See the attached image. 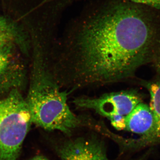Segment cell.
Instances as JSON below:
<instances>
[{"label":"cell","mask_w":160,"mask_h":160,"mask_svg":"<svg viewBox=\"0 0 160 160\" xmlns=\"http://www.w3.org/2000/svg\"><path fill=\"white\" fill-rule=\"evenodd\" d=\"M160 50V11L127 0H98L55 41L52 73L69 93L132 77Z\"/></svg>","instance_id":"cell-1"},{"label":"cell","mask_w":160,"mask_h":160,"mask_svg":"<svg viewBox=\"0 0 160 160\" xmlns=\"http://www.w3.org/2000/svg\"><path fill=\"white\" fill-rule=\"evenodd\" d=\"M32 122L26 101L17 91L0 99V160H18Z\"/></svg>","instance_id":"cell-2"},{"label":"cell","mask_w":160,"mask_h":160,"mask_svg":"<svg viewBox=\"0 0 160 160\" xmlns=\"http://www.w3.org/2000/svg\"><path fill=\"white\" fill-rule=\"evenodd\" d=\"M142 102L139 93L131 90L106 93L97 98L79 97L75 98L72 103L78 108L92 109L109 118L114 116L126 117Z\"/></svg>","instance_id":"cell-3"},{"label":"cell","mask_w":160,"mask_h":160,"mask_svg":"<svg viewBox=\"0 0 160 160\" xmlns=\"http://www.w3.org/2000/svg\"><path fill=\"white\" fill-rule=\"evenodd\" d=\"M55 149L62 160H109L103 143L95 139L66 140L57 144Z\"/></svg>","instance_id":"cell-4"},{"label":"cell","mask_w":160,"mask_h":160,"mask_svg":"<svg viewBox=\"0 0 160 160\" xmlns=\"http://www.w3.org/2000/svg\"><path fill=\"white\" fill-rule=\"evenodd\" d=\"M154 118L150 106L140 103L126 117V129L142 135L140 138L148 137L153 131Z\"/></svg>","instance_id":"cell-5"},{"label":"cell","mask_w":160,"mask_h":160,"mask_svg":"<svg viewBox=\"0 0 160 160\" xmlns=\"http://www.w3.org/2000/svg\"><path fill=\"white\" fill-rule=\"evenodd\" d=\"M148 88L150 96L149 106L154 118V128L148 137L135 141L139 146L160 143V78L149 84Z\"/></svg>","instance_id":"cell-6"},{"label":"cell","mask_w":160,"mask_h":160,"mask_svg":"<svg viewBox=\"0 0 160 160\" xmlns=\"http://www.w3.org/2000/svg\"><path fill=\"white\" fill-rule=\"evenodd\" d=\"M14 26L6 18L0 16V35L13 36Z\"/></svg>","instance_id":"cell-7"},{"label":"cell","mask_w":160,"mask_h":160,"mask_svg":"<svg viewBox=\"0 0 160 160\" xmlns=\"http://www.w3.org/2000/svg\"><path fill=\"white\" fill-rule=\"evenodd\" d=\"M112 126L118 130L126 129V117L121 116H114L109 118Z\"/></svg>","instance_id":"cell-8"},{"label":"cell","mask_w":160,"mask_h":160,"mask_svg":"<svg viewBox=\"0 0 160 160\" xmlns=\"http://www.w3.org/2000/svg\"><path fill=\"white\" fill-rule=\"evenodd\" d=\"M133 2L145 5L160 11V0H127Z\"/></svg>","instance_id":"cell-9"},{"label":"cell","mask_w":160,"mask_h":160,"mask_svg":"<svg viewBox=\"0 0 160 160\" xmlns=\"http://www.w3.org/2000/svg\"><path fill=\"white\" fill-rule=\"evenodd\" d=\"M8 56L6 53L0 50V71L3 72L7 67L8 63Z\"/></svg>","instance_id":"cell-10"},{"label":"cell","mask_w":160,"mask_h":160,"mask_svg":"<svg viewBox=\"0 0 160 160\" xmlns=\"http://www.w3.org/2000/svg\"><path fill=\"white\" fill-rule=\"evenodd\" d=\"M158 74L160 76V51L152 62Z\"/></svg>","instance_id":"cell-11"},{"label":"cell","mask_w":160,"mask_h":160,"mask_svg":"<svg viewBox=\"0 0 160 160\" xmlns=\"http://www.w3.org/2000/svg\"><path fill=\"white\" fill-rule=\"evenodd\" d=\"M12 36L6 35H0V46H4L6 43L12 38Z\"/></svg>","instance_id":"cell-12"},{"label":"cell","mask_w":160,"mask_h":160,"mask_svg":"<svg viewBox=\"0 0 160 160\" xmlns=\"http://www.w3.org/2000/svg\"><path fill=\"white\" fill-rule=\"evenodd\" d=\"M30 160H48L46 158L44 157L43 156H36L35 157L33 158L32 159Z\"/></svg>","instance_id":"cell-13"},{"label":"cell","mask_w":160,"mask_h":160,"mask_svg":"<svg viewBox=\"0 0 160 160\" xmlns=\"http://www.w3.org/2000/svg\"><path fill=\"white\" fill-rule=\"evenodd\" d=\"M2 72L0 71V74H1V73H2Z\"/></svg>","instance_id":"cell-14"}]
</instances>
